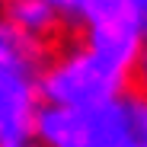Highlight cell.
Masks as SVG:
<instances>
[{
  "label": "cell",
  "instance_id": "cell-1",
  "mask_svg": "<svg viewBox=\"0 0 147 147\" xmlns=\"http://www.w3.org/2000/svg\"><path fill=\"white\" fill-rule=\"evenodd\" d=\"M61 22L83 32V48L134 77L147 51V29L134 0H58Z\"/></svg>",
  "mask_w": 147,
  "mask_h": 147
},
{
  "label": "cell",
  "instance_id": "cell-2",
  "mask_svg": "<svg viewBox=\"0 0 147 147\" xmlns=\"http://www.w3.org/2000/svg\"><path fill=\"white\" fill-rule=\"evenodd\" d=\"M128 74L115 70L83 45L64 51L38 70V99L45 106H64L77 112H93L128 93Z\"/></svg>",
  "mask_w": 147,
  "mask_h": 147
},
{
  "label": "cell",
  "instance_id": "cell-3",
  "mask_svg": "<svg viewBox=\"0 0 147 147\" xmlns=\"http://www.w3.org/2000/svg\"><path fill=\"white\" fill-rule=\"evenodd\" d=\"M125 96L86 112V147H144L134 134Z\"/></svg>",
  "mask_w": 147,
  "mask_h": 147
},
{
  "label": "cell",
  "instance_id": "cell-4",
  "mask_svg": "<svg viewBox=\"0 0 147 147\" xmlns=\"http://www.w3.org/2000/svg\"><path fill=\"white\" fill-rule=\"evenodd\" d=\"M35 144L38 147H83L86 144V112L42 102L35 112Z\"/></svg>",
  "mask_w": 147,
  "mask_h": 147
},
{
  "label": "cell",
  "instance_id": "cell-5",
  "mask_svg": "<svg viewBox=\"0 0 147 147\" xmlns=\"http://www.w3.org/2000/svg\"><path fill=\"white\" fill-rule=\"evenodd\" d=\"M45 42H35L0 13V74H38Z\"/></svg>",
  "mask_w": 147,
  "mask_h": 147
},
{
  "label": "cell",
  "instance_id": "cell-6",
  "mask_svg": "<svg viewBox=\"0 0 147 147\" xmlns=\"http://www.w3.org/2000/svg\"><path fill=\"white\" fill-rule=\"evenodd\" d=\"M3 13L13 26H19L35 42H45L61 26V13H58L55 0H13V3L3 7Z\"/></svg>",
  "mask_w": 147,
  "mask_h": 147
},
{
  "label": "cell",
  "instance_id": "cell-7",
  "mask_svg": "<svg viewBox=\"0 0 147 147\" xmlns=\"http://www.w3.org/2000/svg\"><path fill=\"white\" fill-rule=\"evenodd\" d=\"M35 112L38 109H0V147L35 144Z\"/></svg>",
  "mask_w": 147,
  "mask_h": 147
},
{
  "label": "cell",
  "instance_id": "cell-8",
  "mask_svg": "<svg viewBox=\"0 0 147 147\" xmlns=\"http://www.w3.org/2000/svg\"><path fill=\"white\" fill-rule=\"evenodd\" d=\"M128 99V112H131V125H134V134H138V141L147 147V99L141 93H128L125 96Z\"/></svg>",
  "mask_w": 147,
  "mask_h": 147
},
{
  "label": "cell",
  "instance_id": "cell-9",
  "mask_svg": "<svg viewBox=\"0 0 147 147\" xmlns=\"http://www.w3.org/2000/svg\"><path fill=\"white\" fill-rule=\"evenodd\" d=\"M134 83H138L134 93H141L144 99H147V51H144V58H141V64H138V70H134Z\"/></svg>",
  "mask_w": 147,
  "mask_h": 147
},
{
  "label": "cell",
  "instance_id": "cell-10",
  "mask_svg": "<svg viewBox=\"0 0 147 147\" xmlns=\"http://www.w3.org/2000/svg\"><path fill=\"white\" fill-rule=\"evenodd\" d=\"M134 7H138V16L144 22V29H147V0H134Z\"/></svg>",
  "mask_w": 147,
  "mask_h": 147
},
{
  "label": "cell",
  "instance_id": "cell-11",
  "mask_svg": "<svg viewBox=\"0 0 147 147\" xmlns=\"http://www.w3.org/2000/svg\"><path fill=\"white\" fill-rule=\"evenodd\" d=\"M19 147H38V144H19Z\"/></svg>",
  "mask_w": 147,
  "mask_h": 147
},
{
  "label": "cell",
  "instance_id": "cell-12",
  "mask_svg": "<svg viewBox=\"0 0 147 147\" xmlns=\"http://www.w3.org/2000/svg\"><path fill=\"white\" fill-rule=\"evenodd\" d=\"M83 147H86V144H83Z\"/></svg>",
  "mask_w": 147,
  "mask_h": 147
}]
</instances>
